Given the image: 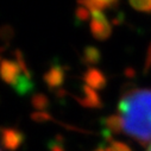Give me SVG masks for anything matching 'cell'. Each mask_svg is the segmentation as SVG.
Masks as SVG:
<instances>
[{"label": "cell", "instance_id": "1", "mask_svg": "<svg viewBox=\"0 0 151 151\" xmlns=\"http://www.w3.org/2000/svg\"><path fill=\"white\" fill-rule=\"evenodd\" d=\"M118 114L123 133L145 146L151 143V89L130 88L120 96Z\"/></svg>", "mask_w": 151, "mask_h": 151}, {"label": "cell", "instance_id": "2", "mask_svg": "<svg viewBox=\"0 0 151 151\" xmlns=\"http://www.w3.org/2000/svg\"><path fill=\"white\" fill-rule=\"evenodd\" d=\"M89 11L92 13L89 29L93 37L98 41H106L107 38H109V36L112 33V26L106 14L102 12L101 9H99L95 5H93L89 9Z\"/></svg>", "mask_w": 151, "mask_h": 151}, {"label": "cell", "instance_id": "3", "mask_svg": "<svg viewBox=\"0 0 151 151\" xmlns=\"http://www.w3.org/2000/svg\"><path fill=\"white\" fill-rule=\"evenodd\" d=\"M25 136L24 133L14 127H1L0 129V142L1 145L9 150V151H14L18 147L22 146L24 143Z\"/></svg>", "mask_w": 151, "mask_h": 151}, {"label": "cell", "instance_id": "4", "mask_svg": "<svg viewBox=\"0 0 151 151\" xmlns=\"http://www.w3.org/2000/svg\"><path fill=\"white\" fill-rule=\"evenodd\" d=\"M82 79L88 87L93 88L96 92L100 89H104L107 85V79L105 76V74L100 69L94 68V67H89L83 73Z\"/></svg>", "mask_w": 151, "mask_h": 151}, {"label": "cell", "instance_id": "5", "mask_svg": "<svg viewBox=\"0 0 151 151\" xmlns=\"http://www.w3.org/2000/svg\"><path fill=\"white\" fill-rule=\"evenodd\" d=\"M43 79L49 88L60 91L65 79V70L60 64H52L50 69L44 74Z\"/></svg>", "mask_w": 151, "mask_h": 151}, {"label": "cell", "instance_id": "6", "mask_svg": "<svg viewBox=\"0 0 151 151\" xmlns=\"http://www.w3.org/2000/svg\"><path fill=\"white\" fill-rule=\"evenodd\" d=\"M79 104L87 108H100L102 107V101L96 91L85 85L82 87V94L76 98Z\"/></svg>", "mask_w": 151, "mask_h": 151}, {"label": "cell", "instance_id": "7", "mask_svg": "<svg viewBox=\"0 0 151 151\" xmlns=\"http://www.w3.org/2000/svg\"><path fill=\"white\" fill-rule=\"evenodd\" d=\"M81 58H82V63H85L86 65H94V64H98L100 62L101 52L98 48L89 45V47H86L83 49Z\"/></svg>", "mask_w": 151, "mask_h": 151}, {"label": "cell", "instance_id": "8", "mask_svg": "<svg viewBox=\"0 0 151 151\" xmlns=\"http://www.w3.org/2000/svg\"><path fill=\"white\" fill-rule=\"evenodd\" d=\"M105 127L111 133H122L123 132V122L120 116L118 114H111L105 120Z\"/></svg>", "mask_w": 151, "mask_h": 151}, {"label": "cell", "instance_id": "9", "mask_svg": "<svg viewBox=\"0 0 151 151\" xmlns=\"http://www.w3.org/2000/svg\"><path fill=\"white\" fill-rule=\"evenodd\" d=\"M31 104L36 109H38V112H44L50 105L48 96L44 94H35L31 99Z\"/></svg>", "mask_w": 151, "mask_h": 151}, {"label": "cell", "instance_id": "10", "mask_svg": "<svg viewBox=\"0 0 151 151\" xmlns=\"http://www.w3.org/2000/svg\"><path fill=\"white\" fill-rule=\"evenodd\" d=\"M129 3L138 12L151 13V0H129Z\"/></svg>", "mask_w": 151, "mask_h": 151}, {"label": "cell", "instance_id": "11", "mask_svg": "<svg viewBox=\"0 0 151 151\" xmlns=\"http://www.w3.org/2000/svg\"><path fill=\"white\" fill-rule=\"evenodd\" d=\"M106 149L107 151H132V149L127 144L119 140H113V139L108 142Z\"/></svg>", "mask_w": 151, "mask_h": 151}, {"label": "cell", "instance_id": "12", "mask_svg": "<svg viewBox=\"0 0 151 151\" xmlns=\"http://www.w3.org/2000/svg\"><path fill=\"white\" fill-rule=\"evenodd\" d=\"M31 118H32V120H35L37 123H45V122L52 120V117L48 112H35L31 114Z\"/></svg>", "mask_w": 151, "mask_h": 151}, {"label": "cell", "instance_id": "13", "mask_svg": "<svg viewBox=\"0 0 151 151\" xmlns=\"http://www.w3.org/2000/svg\"><path fill=\"white\" fill-rule=\"evenodd\" d=\"M76 17H78L79 20H81V22H86V20H88L89 18H92V13H91L89 9H87L86 6L79 5V7H78V10H76Z\"/></svg>", "mask_w": 151, "mask_h": 151}, {"label": "cell", "instance_id": "14", "mask_svg": "<svg viewBox=\"0 0 151 151\" xmlns=\"http://www.w3.org/2000/svg\"><path fill=\"white\" fill-rule=\"evenodd\" d=\"M89 1H92L95 6L102 10V9H108L114 6L118 3V0H89Z\"/></svg>", "mask_w": 151, "mask_h": 151}, {"label": "cell", "instance_id": "15", "mask_svg": "<svg viewBox=\"0 0 151 151\" xmlns=\"http://www.w3.org/2000/svg\"><path fill=\"white\" fill-rule=\"evenodd\" d=\"M49 149H50V151H65L62 138L57 137L56 139L51 140L50 144H49Z\"/></svg>", "mask_w": 151, "mask_h": 151}, {"label": "cell", "instance_id": "16", "mask_svg": "<svg viewBox=\"0 0 151 151\" xmlns=\"http://www.w3.org/2000/svg\"><path fill=\"white\" fill-rule=\"evenodd\" d=\"M151 68V44L149 45V49H147V54H146V57H145V65H144V71H149V69Z\"/></svg>", "mask_w": 151, "mask_h": 151}, {"label": "cell", "instance_id": "17", "mask_svg": "<svg viewBox=\"0 0 151 151\" xmlns=\"http://www.w3.org/2000/svg\"><path fill=\"white\" fill-rule=\"evenodd\" d=\"M94 151H107V149H104V147H99V149H96V150H94Z\"/></svg>", "mask_w": 151, "mask_h": 151}, {"label": "cell", "instance_id": "18", "mask_svg": "<svg viewBox=\"0 0 151 151\" xmlns=\"http://www.w3.org/2000/svg\"><path fill=\"white\" fill-rule=\"evenodd\" d=\"M146 151H151V144L149 145V147H147V150H146Z\"/></svg>", "mask_w": 151, "mask_h": 151}, {"label": "cell", "instance_id": "19", "mask_svg": "<svg viewBox=\"0 0 151 151\" xmlns=\"http://www.w3.org/2000/svg\"><path fill=\"white\" fill-rule=\"evenodd\" d=\"M0 63H1V62H0Z\"/></svg>", "mask_w": 151, "mask_h": 151}, {"label": "cell", "instance_id": "20", "mask_svg": "<svg viewBox=\"0 0 151 151\" xmlns=\"http://www.w3.org/2000/svg\"><path fill=\"white\" fill-rule=\"evenodd\" d=\"M0 151H1V150H0Z\"/></svg>", "mask_w": 151, "mask_h": 151}]
</instances>
